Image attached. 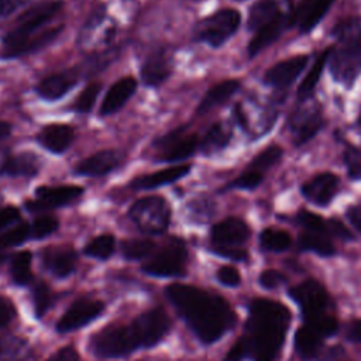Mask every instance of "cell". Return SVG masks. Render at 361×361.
Listing matches in <instances>:
<instances>
[{"instance_id": "1", "label": "cell", "mask_w": 361, "mask_h": 361, "mask_svg": "<svg viewBox=\"0 0 361 361\" xmlns=\"http://www.w3.org/2000/svg\"><path fill=\"white\" fill-rule=\"evenodd\" d=\"M165 295L202 344L219 341L235 324L233 309L219 295L185 283L168 285Z\"/></svg>"}, {"instance_id": "2", "label": "cell", "mask_w": 361, "mask_h": 361, "mask_svg": "<svg viewBox=\"0 0 361 361\" xmlns=\"http://www.w3.org/2000/svg\"><path fill=\"white\" fill-rule=\"evenodd\" d=\"M171 330L169 316L159 307L140 313L128 324L106 326L92 334L89 350L97 358H121L135 350L151 348Z\"/></svg>"}, {"instance_id": "3", "label": "cell", "mask_w": 361, "mask_h": 361, "mask_svg": "<svg viewBox=\"0 0 361 361\" xmlns=\"http://www.w3.org/2000/svg\"><path fill=\"white\" fill-rule=\"evenodd\" d=\"M290 323L289 309L272 299L255 298L248 305L244 334L238 338L251 361H275Z\"/></svg>"}, {"instance_id": "4", "label": "cell", "mask_w": 361, "mask_h": 361, "mask_svg": "<svg viewBox=\"0 0 361 361\" xmlns=\"http://www.w3.org/2000/svg\"><path fill=\"white\" fill-rule=\"evenodd\" d=\"M62 8V0H49L35 4L20 14L14 27L0 41V59L21 58L54 42L63 31V24L51 25V21Z\"/></svg>"}, {"instance_id": "5", "label": "cell", "mask_w": 361, "mask_h": 361, "mask_svg": "<svg viewBox=\"0 0 361 361\" xmlns=\"http://www.w3.org/2000/svg\"><path fill=\"white\" fill-rule=\"evenodd\" d=\"M337 45L330 48L327 65L333 79L351 87L361 73V24L358 18H345L333 28Z\"/></svg>"}, {"instance_id": "6", "label": "cell", "mask_w": 361, "mask_h": 361, "mask_svg": "<svg viewBox=\"0 0 361 361\" xmlns=\"http://www.w3.org/2000/svg\"><path fill=\"white\" fill-rule=\"evenodd\" d=\"M128 219L141 233L158 235L166 231L171 223V206L162 196H145L130 206Z\"/></svg>"}, {"instance_id": "7", "label": "cell", "mask_w": 361, "mask_h": 361, "mask_svg": "<svg viewBox=\"0 0 361 361\" xmlns=\"http://www.w3.org/2000/svg\"><path fill=\"white\" fill-rule=\"evenodd\" d=\"M240 24L241 14L235 8H221L195 25L193 38L212 48H219L238 31Z\"/></svg>"}, {"instance_id": "8", "label": "cell", "mask_w": 361, "mask_h": 361, "mask_svg": "<svg viewBox=\"0 0 361 361\" xmlns=\"http://www.w3.org/2000/svg\"><path fill=\"white\" fill-rule=\"evenodd\" d=\"M116 34V20L107 14L104 7H100L94 10L82 25L78 35V47L82 52L97 54L110 48Z\"/></svg>"}, {"instance_id": "9", "label": "cell", "mask_w": 361, "mask_h": 361, "mask_svg": "<svg viewBox=\"0 0 361 361\" xmlns=\"http://www.w3.org/2000/svg\"><path fill=\"white\" fill-rule=\"evenodd\" d=\"M186 264L188 250L185 243L172 238L141 265V271L154 278H182L186 275Z\"/></svg>"}, {"instance_id": "10", "label": "cell", "mask_w": 361, "mask_h": 361, "mask_svg": "<svg viewBox=\"0 0 361 361\" xmlns=\"http://www.w3.org/2000/svg\"><path fill=\"white\" fill-rule=\"evenodd\" d=\"M288 295L299 306L303 322L326 314L330 306L329 292L316 279H306L289 288Z\"/></svg>"}, {"instance_id": "11", "label": "cell", "mask_w": 361, "mask_h": 361, "mask_svg": "<svg viewBox=\"0 0 361 361\" xmlns=\"http://www.w3.org/2000/svg\"><path fill=\"white\" fill-rule=\"evenodd\" d=\"M154 148L164 162H180L190 158L199 148V138L195 133H188L183 127L161 135L154 141Z\"/></svg>"}, {"instance_id": "12", "label": "cell", "mask_w": 361, "mask_h": 361, "mask_svg": "<svg viewBox=\"0 0 361 361\" xmlns=\"http://www.w3.org/2000/svg\"><path fill=\"white\" fill-rule=\"evenodd\" d=\"M106 306L102 300L90 298H79L62 313L55 324V330L61 334L79 330L94 322L104 312Z\"/></svg>"}, {"instance_id": "13", "label": "cell", "mask_w": 361, "mask_h": 361, "mask_svg": "<svg viewBox=\"0 0 361 361\" xmlns=\"http://www.w3.org/2000/svg\"><path fill=\"white\" fill-rule=\"evenodd\" d=\"M85 189L78 185H42L35 189L34 199L25 203L31 212L58 209L71 204L83 195Z\"/></svg>"}, {"instance_id": "14", "label": "cell", "mask_w": 361, "mask_h": 361, "mask_svg": "<svg viewBox=\"0 0 361 361\" xmlns=\"http://www.w3.org/2000/svg\"><path fill=\"white\" fill-rule=\"evenodd\" d=\"M251 235L248 224L238 217H227L210 230V247L241 248Z\"/></svg>"}, {"instance_id": "15", "label": "cell", "mask_w": 361, "mask_h": 361, "mask_svg": "<svg viewBox=\"0 0 361 361\" xmlns=\"http://www.w3.org/2000/svg\"><path fill=\"white\" fill-rule=\"evenodd\" d=\"M172 69L171 52L164 47L152 49L140 68L141 82L147 87H159L171 76Z\"/></svg>"}, {"instance_id": "16", "label": "cell", "mask_w": 361, "mask_h": 361, "mask_svg": "<svg viewBox=\"0 0 361 361\" xmlns=\"http://www.w3.org/2000/svg\"><path fill=\"white\" fill-rule=\"evenodd\" d=\"M79 68H69L52 75H48L35 86L37 94L47 102H56L69 93L82 79Z\"/></svg>"}, {"instance_id": "17", "label": "cell", "mask_w": 361, "mask_h": 361, "mask_svg": "<svg viewBox=\"0 0 361 361\" xmlns=\"http://www.w3.org/2000/svg\"><path fill=\"white\" fill-rule=\"evenodd\" d=\"M78 254L68 245H51L41 251V265L52 276L63 279L75 272Z\"/></svg>"}, {"instance_id": "18", "label": "cell", "mask_w": 361, "mask_h": 361, "mask_svg": "<svg viewBox=\"0 0 361 361\" xmlns=\"http://www.w3.org/2000/svg\"><path fill=\"white\" fill-rule=\"evenodd\" d=\"M323 117L316 106L299 107L289 118V128L293 134V142L302 145L313 138L323 127Z\"/></svg>"}, {"instance_id": "19", "label": "cell", "mask_w": 361, "mask_h": 361, "mask_svg": "<svg viewBox=\"0 0 361 361\" xmlns=\"http://www.w3.org/2000/svg\"><path fill=\"white\" fill-rule=\"evenodd\" d=\"M123 155L116 149H102L82 159L73 168V173L89 178L104 176L116 171L123 164Z\"/></svg>"}, {"instance_id": "20", "label": "cell", "mask_w": 361, "mask_h": 361, "mask_svg": "<svg viewBox=\"0 0 361 361\" xmlns=\"http://www.w3.org/2000/svg\"><path fill=\"white\" fill-rule=\"evenodd\" d=\"M334 0H303L289 16L290 27L296 25L300 32L312 31L329 11Z\"/></svg>"}, {"instance_id": "21", "label": "cell", "mask_w": 361, "mask_h": 361, "mask_svg": "<svg viewBox=\"0 0 361 361\" xmlns=\"http://www.w3.org/2000/svg\"><path fill=\"white\" fill-rule=\"evenodd\" d=\"M307 61V55H296L285 61H279L265 72L264 83L278 89L288 87L298 79V76L306 68Z\"/></svg>"}, {"instance_id": "22", "label": "cell", "mask_w": 361, "mask_h": 361, "mask_svg": "<svg viewBox=\"0 0 361 361\" xmlns=\"http://www.w3.org/2000/svg\"><path fill=\"white\" fill-rule=\"evenodd\" d=\"M338 190V178L331 172H322L302 185V195L316 206H327Z\"/></svg>"}, {"instance_id": "23", "label": "cell", "mask_w": 361, "mask_h": 361, "mask_svg": "<svg viewBox=\"0 0 361 361\" xmlns=\"http://www.w3.org/2000/svg\"><path fill=\"white\" fill-rule=\"evenodd\" d=\"M75 140V128L62 124L51 123L44 126L37 134V142L51 154L61 155L71 148Z\"/></svg>"}, {"instance_id": "24", "label": "cell", "mask_w": 361, "mask_h": 361, "mask_svg": "<svg viewBox=\"0 0 361 361\" xmlns=\"http://www.w3.org/2000/svg\"><path fill=\"white\" fill-rule=\"evenodd\" d=\"M192 166L189 164H179V165H171L168 168L155 171L152 173H145L141 176L134 178L130 182V188L134 190H151L161 186L172 185L182 178L188 176Z\"/></svg>"}, {"instance_id": "25", "label": "cell", "mask_w": 361, "mask_h": 361, "mask_svg": "<svg viewBox=\"0 0 361 361\" xmlns=\"http://www.w3.org/2000/svg\"><path fill=\"white\" fill-rule=\"evenodd\" d=\"M138 87V82L133 76H123L118 80H116L109 90L106 92L102 104H100V116H111L117 111H120L124 104L133 97Z\"/></svg>"}, {"instance_id": "26", "label": "cell", "mask_w": 361, "mask_h": 361, "mask_svg": "<svg viewBox=\"0 0 361 361\" xmlns=\"http://www.w3.org/2000/svg\"><path fill=\"white\" fill-rule=\"evenodd\" d=\"M41 171V158L32 151L6 155L0 175L10 178H35Z\"/></svg>"}, {"instance_id": "27", "label": "cell", "mask_w": 361, "mask_h": 361, "mask_svg": "<svg viewBox=\"0 0 361 361\" xmlns=\"http://www.w3.org/2000/svg\"><path fill=\"white\" fill-rule=\"evenodd\" d=\"M290 27V21H289V16L281 13L278 17H275L272 21H269L268 24H265L264 27H261L259 30L255 31L254 37L251 38L248 47H247V54L250 58H254L255 55H258L261 51H264L267 47H269L271 44H274L281 35L282 32Z\"/></svg>"}, {"instance_id": "28", "label": "cell", "mask_w": 361, "mask_h": 361, "mask_svg": "<svg viewBox=\"0 0 361 361\" xmlns=\"http://www.w3.org/2000/svg\"><path fill=\"white\" fill-rule=\"evenodd\" d=\"M238 89H240V80H237V79H227V80L216 83L202 97L200 103L196 107V113L199 116H202V114H206L210 110L224 104L226 102H228L231 99V96Z\"/></svg>"}, {"instance_id": "29", "label": "cell", "mask_w": 361, "mask_h": 361, "mask_svg": "<svg viewBox=\"0 0 361 361\" xmlns=\"http://www.w3.org/2000/svg\"><path fill=\"white\" fill-rule=\"evenodd\" d=\"M324 337L312 326L303 323L295 333V350L303 361H309L319 355Z\"/></svg>"}, {"instance_id": "30", "label": "cell", "mask_w": 361, "mask_h": 361, "mask_svg": "<svg viewBox=\"0 0 361 361\" xmlns=\"http://www.w3.org/2000/svg\"><path fill=\"white\" fill-rule=\"evenodd\" d=\"M231 140V130L223 123H214L199 141V149L204 157H212L223 151Z\"/></svg>"}, {"instance_id": "31", "label": "cell", "mask_w": 361, "mask_h": 361, "mask_svg": "<svg viewBox=\"0 0 361 361\" xmlns=\"http://www.w3.org/2000/svg\"><path fill=\"white\" fill-rule=\"evenodd\" d=\"M31 348L27 340L13 334H0V361H28Z\"/></svg>"}, {"instance_id": "32", "label": "cell", "mask_w": 361, "mask_h": 361, "mask_svg": "<svg viewBox=\"0 0 361 361\" xmlns=\"http://www.w3.org/2000/svg\"><path fill=\"white\" fill-rule=\"evenodd\" d=\"M32 254L27 250L14 252L10 257V276L17 286H31L34 275L31 271Z\"/></svg>"}, {"instance_id": "33", "label": "cell", "mask_w": 361, "mask_h": 361, "mask_svg": "<svg viewBox=\"0 0 361 361\" xmlns=\"http://www.w3.org/2000/svg\"><path fill=\"white\" fill-rule=\"evenodd\" d=\"M279 14L281 10L276 0H259L255 4H252L248 11L247 27L251 31H257Z\"/></svg>"}, {"instance_id": "34", "label": "cell", "mask_w": 361, "mask_h": 361, "mask_svg": "<svg viewBox=\"0 0 361 361\" xmlns=\"http://www.w3.org/2000/svg\"><path fill=\"white\" fill-rule=\"evenodd\" d=\"M331 48V47H330ZM330 48L323 49L322 54H319V56L314 59L312 68L309 69L307 75L305 76V79L302 80V83L298 87V97L300 100H305L307 97H310V94L313 93V90L317 86V82L320 80L322 72L324 69V66L327 65V59H329V54H330Z\"/></svg>"}, {"instance_id": "35", "label": "cell", "mask_w": 361, "mask_h": 361, "mask_svg": "<svg viewBox=\"0 0 361 361\" xmlns=\"http://www.w3.org/2000/svg\"><path fill=\"white\" fill-rule=\"evenodd\" d=\"M298 245L302 251H310L320 257H333L336 254L333 243L324 234L319 233H302L298 238Z\"/></svg>"}, {"instance_id": "36", "label": "cell", "mask_w": 361, "mask_h": 361, "mask_svg": "<svg viewBox=\"0 0 361 361\" xmlns=\"http://www.w3.org/2000/svg\"><path fill=\"white\" fill-rule=\"evenodd\" d=\"M155 247V243L149 238H127L121 241L120 252L127 261H140L151 257Z\"/></svg>"}, {"instance_id": "37", "label": "cell", "mask_w": 361, "mask_h": 361, "mask_svg": "<svg viewBox=\"0 0 361 361\" xmlns=\"http://www.w3.org/2000/svg\"><path fill=\"white\" fill-rule=\"evenodd\" d=\"M116 251V238L113 234H100L92 238L85 247L83 254L89 258L106 261Z\"/></svg>"}, {"instance_id": "38", "label": "cell", "mask_w": 361, "mask_h": 361, "mask_svg": "<svg viewBox=\"0 0 361 361\" xmlns=\"http://www.w3.org/2000/svg\"><path fill=\"white\" fill-rule=\"evenodd\" d=\"M31 302L35 317L42 319L45 313L52 307L55 302V295L45 282L37 281L31 283Z\"/></svg>"}, {"instance_id": "39", "label": "cell", "mask_w": 361, "mask_h": 361, "mask_svg": "<svg viewBox=\"0 0 361 361\" xmlns=\"http://www.w3.org/2000/svg\"><path fill=\"white\" fill-rule=\"evenodd\" d=\"M292 244L289 233L279 228H264L259 234V245L264 251L282 252Z\"/></svg>"}, {"instance_id": "40", "label": "cell", "mask_w": 361, "mask_h": 361, "mask_svg": "<svg viewBox=\"0 0 361 361\" xmlns=\"http://www.w3.org/2000/svg\"><path fill=\"white\" fill-rule=\"evenodd\" d=\"M27 240H31V230L30 223H18L14 227L8 228L0 235V254L6 250L18 247L24 244Z\"/></svg>"}, {"instance_id": "41", "label": "cell", "mask_w": 361, "mask_h": 361, "mask_svg": "<svg viewBox=\"0 0 361 361\" xmlns=\"http://www.w3.org/2000/svg\"><path fill=\"white\" fill-rule=\"evenodd\" d=\"M282 154L283 151L279 145H269L252 158V161L248 165V169L264 173L282 158Z\"/></svg>"}, {"instance_id": "42", "label": "cell", "mask_w": 361, "mask_h": 361, "mask_svg": "<svg viewBox=\"0 0 361 361\" xmlns=\"http://www.w3.org/2000/svg\"><path fill=\"white\" fill-rule=\"evenodd\" d=\"M100 90H102V83L100 82L89 83L79 93L76 100L73 102V104H72L73 111L80 113V114L92 111V109H93V106H94V103H96V100H97V97L100 94Z\"/></svg>"}, {"instance_id": "43", "label": "cell", "mask_w": 361, "mask_h": 361, "mask_svg": "<svg viewBox=\"0 0 361 361\" xmlns=\"http://www.w3.org/2000/svg\"><path fill=\"white\" fill-rule=\"evenodd\" d=\"M296 223L300 224L306 231L310 233H319L327 235V220H324L322 216L312 213L309 210H299L296 217Z\"/></svg>"}, {"instance_id": "44", "label": "cell", "mask_w": 361, "mask_h": 361, "mask_svg": "<svg viewBox=\"0 0 361 361\" xmlns=\"http://www.w3.org/2000/svg\"><path fill=\"white\" fill-rule=\"evenodd\" d=\"M59 227V221L54 216H39L30 223L31 240H42L54 234Z\"/></svg>"}, {"instance_id": "45", "label": "cell", "mask_w": 361, "mask_h": 361, "mask_svg": "<svg viewBox=\"0 0 361 361\" xmlns=\"http://www.w3.org/2000/svg\"><path fill=\"white\" fill-rule=\"evenodd\" d=\"M264 179V173H259L252 169H245L238 178L231 180L227 185V189H241V190H254L261 185Z\"/></svg>"}, {"instance_id": "46", "label": "cell", "mask_w": 361, "mask_h": 361, "mask_svg": "<svg viewBox=\"0 0 361 361\" xmlns=\"http://www.w3.org/2000/svg\"><path fill=\"white\" fill-rule=\"evenodd\" d=\"M347 173L354 180H361V145H348L344 151Z\"/></svg>"}, {"instance_id": "47", "label": "cell", "mask_w": 361, "mask_h": 361, "mask_svg": "<svg viewBox=\"0 0 361 361\" xmlns=\"http://www.w3.org/2000/svg\"><path fill=\"white\" fill-rule=\"evenodd\" d=\"M216 279L219 281V283H221L223 286H227V288H235L241 283L240 272L234 267H230V265L220 267L216 272Z\"/></svg>"}, {"instance_id": "48", "label": "cell", "mask_w": 361, "mask_h": 361, "mask_svg": "<svg viewBox=\"0 0 361 361\" xmlns=\"http://www.w3.org/2000/svg\"><path fill=\"white\" fill-rule=\"evenodd\" d=\"M288 281L286 275L276 269H265L258 276V282L264 289H275Z\"/></svg>"}, {"instance_id": "49", "label": "cell", "mask_w": 361, "mask_h": 361, "mask_svg": "<svg viewBox=\"0 0 361 361\" xmlns=\"http://www.w3.org/2000/svg\"><path fill=\"white\" fill-rule=\"evenodd\" d=\"M189 210L196 219H209L213 213V204L207 199H195L190 202Z\"/></svg>"}, {"instance_id": "50", "label": "cell", "mask_w": 361, "mask_h": 361, "mask_svg": "<svg viewBox=\"0 0 361 361\" xmlns=\"http://www.w3.org/2000/svg\"><path fill=\"white\" fill-rule=\"evenodd\" d=\"M17 310L13 302L4 296H0V329L8 326L16 319Z\"/></svg>"}, {"instance_id": "51", "label": "cell", "mask_w": 361, "mask_h": 361, "mask_svg": "<svg viewBox=\"0 0 361 361\" xmlns=\"http://www.w3.org/2000/svg\"><path fill=\"white\" fill-rule=\"evenodd\" d=\"M212 252H214L219 257L231 259V261H237V262H243L248 258V252L244 248H216V247H210L209 248Z\"/></svg>"}, {"instance_id": "52", "label": "cell", "mask_w": 361, "mask_h": 361, "mask_svg": "<svg viewBox=\"0 0 361 361\" xmlns=\"http://www.w3.org/2000/svg\"><path fill=\"white\" fill-rule=\"evenodd\" d=\"M20 220V210L16 206L0 207V230H4Z\"/></svg>"}, {"instance_id": "53", "label": "cell", "mask_w": 361, "mask_h": 361, "mask_svg": "<svg viewBox=\"0 0 361 361\" xmlns=\"http://www.w3.org/2000/svg\"><path fill=\"white\" fill-rule=\"evenodd\" d=\"M45 361H80L79 353L72 345H65L58 348L51 357H48Z\"/></svg>"}, {"instance_id": "54", "label": "cell", "mask_w": 361, "mask_h": 361, "mask_svg": "<svg viewBox=\"0 0 361 361\" xmlns=\"http://www.w3.org/2000/svg\"><path fill=\"white\" fill-rule=\"evenodd\" d=\"M327 233L343 240H353V234L350 233V230L337 219L327 220Z\"/></svg>"}, {"instance_id": "55", "label": "cell", "mask_w": 361, "mask_h": 361, "mask_svg": "<svg viewBox=\"0 0 361 361\" xmlns=\"http://www.w3.org/2000/svg\"><path fill=\"white\" fill-rule=\"evenodd\" d=\"M345 338L353 343H361V319H354L345 329Z\"/></svg>"}, {"instance_id": "56", "label": "cell", "mask_w": 361, "mask_h": 361, "mask_svg": "<svg viewBox=\"0 0 361 361\" xmlns=\"http://www.w3.org/2000/svg\"><path fill=\"white\" fill-rule=\"evenodd\" d=\"M345 216H347L348 221L353 224V227L361 233V202L350 206L347 209Z\"/></svg>"}, {"instance_id": "57", "label": "cell", "mask_w": 361, "mask_h": 361, "mask_svg": "<svg viewBox=\"0 0 361 361\" xmlns=\"http://www.w3.org/2000/svg\"><path fill=\"white\" fill-rule=\"evenodd\" d=\"M24 0H0V17L10 14Z\"/></svg>"}, {"instance_id": "58", "label": "cell", "mask_w": 361, "mask_h": 361, "mask_svg": "<svg viewBox=\"0 0 361 361\" xmlns=\"http://www.w3.org/2000/svg\"><path fill=\"white\" fill-rule=\"evenodd\" d=\"M11 134V124L0 120V142Z\"/></svg>"}, {"instance_id": "59", "label": "cell", "mask_w": 361, "mask_h": 361, "mask_svg": "<svg viewBox=\"0 0 361 361\" xmlns=\"http://www.w3.org/2000/svg\"><path fill=\"white\" fill-rule=\"evenodd\" d=\"M360 127H361V117H360Z\"/></svg>"}, {"instance_id": "60", "label": "cell", "mask_w": 361, "mask_h": 361, "mask_svg": "<svg viewBox=\"0 0 361 361\" xmlns=\"http://www.w3.org/2000/svg\"><path fill=\"white\" fill-rule=\"evenodd\" d=\"M0 203H1V195H0Z\"/></svg>"}]
</instances>
